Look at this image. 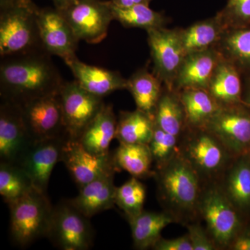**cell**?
Here are the masks:
<instances>
[{
  "label": "cell",
  "mask_w": 250,
  "mask_h": 250,
  "mask_svg": "<svg viewBox=\"0 0 250 250\" xmlns=\"http://www.w3.org/2000/svg\"><path fill=\"white\" fill-rule=\"evenodd\" d=\"M44 50L3 57L0 65L1 99L18 105L57 94L64 81Z\"/></svg>",
  "instance_id": "obj_1"
},
{
  "label": "cell",
  "mask_w": 250,
  "mask_h": 250,
  "mask_svg": "<svg viewBox=\"0 0 250 250\" xmlns=\"http://www.w3.org/2000/svg\"><path fill=\"white\" fill-rule=\"evenodd\" d=\"M154 177L166 211L173 215L177 223L187 225L195 221L204 184L187 159L179 152L155 171Z\"/></svg>",
  "instance_id": "obj_2"
},
{
  "label": "cell",
  "mask_w": 250,
  "mask_h": 250,
  "mask_svg": "<svg viewBox=\"0 0 250 250\" xmlns=\"http://www.w3.org/2000/svg\"><path fill=\"white\" fill-rule=\"evenodd\" d=\"M39 9L32 0H22L0 9L1 58L44 50L38 25Z\"/></svg>",
  "instance_id": "obj_3"
},
{
  "label": "cell",
  "mask_w": 250,
  "mask_h": 250,
  "mask_svg": "<svg viewBox=\"0 0 250 250\" xmlns=\"http://www.w3.org/2000/svg\"><path fill=\"white\" fill-rule=\"evenodd\" d=\"M179 152L198 174L204 185L218 182L234 156L205 129H187L180 138Z\"/></svg>",
  "instance_id": "obj_4"
},
{
  "label": "cell",
  "mask_w": 250,
  "mask_h": 250,
  "mask_svg": "<svg viewBox=\"0 0 250 250\" xmlns=\"http://www.w3.org/2000/svg\"><path fill=\"white\" fill-rule=\"evenodd\" d=\"M198 216L205 220L206 229L218 247L229 250L245 228L241 215L222 191L216 182L204 185Z\"/></svg>",
  "instance_id": "obj_5"
},
{
  "label": "cell",
  "mask_w": 250,
  "mask_h": 250,
  "mask_svg": "<svg viewBox=\"0 0 250 250\" xmlns=\"http://www.w3.org/2000/svg\"><path fill=\"white\" fill-rule=\"evenodd\" d=\"M9 207L10 236L15 244L26 247L47 237L54 208L47 193L34 189Z\"/></svg>",
  "instance_id": "obj_6"
},
{
  "label": "cell",
  "mask_w": 250,
  "mask_h": 250,
  "mask_svg": "<svg viewBox=\"0 0 250 250\" xmlns=\"http://www.w3.org/2000/svg\"><path fill=\"white\" fill-rule=\"evenodd\" d=\"M89 219L68 200H63L54 207L47 237L59 249H90L94 231Z\"/></svg>",
  "instance_id": "obj_7"
},
{
  "label": "cell",
  "mask_w": 250,
  "mask_h": 250,
  "mask_svg": "<svg viewBox=\"0 0 250 250\" xmlns=\"http://www.w3.org/2000/svg\"><path fill=\"white\" fill-rule=\"evenodd\" d=\"M60 11L77 39L90 44L99 43L106 37L114 20L109 1L75 0Z\"/></svg>",
  "instance_id": "obj_8"
},
{
  "label": "cell",
  "mask_w": 250,
  "mask_h": 250,
  "mask_svg": "<svg viewBox=\"0 0 250 250\" xmlns=\"http://www.w3.org/2000/svg\"><path fill=\"white\" fill-rule=\"evenodd\" d=\"M248 108L244 104L223 106L204 128L234 157L250 153V111Z\"/></svg>",
  "instance_id": "obj_9"
},
{
  "label": "cell",
  "mask_w": 250,
  "mask_h": 250,
  "mask_svg": "<svg viewBox=\"0 0 250 250\" xmlns=\"http://www.w3.org/2000/svg\"><path fill=\"white\" fill-rule=\"evenodd\" d=\"M154 73L166 88L173 90L174 83L187 54L179 29L157 28L147 31Z\"/></svg>",
  "instance_id": "obj_10"
},
{
  "label": "cell",
  "mask_w": 250,
  "mask_h": 250,
  "mask_svg": "<svg viewBox=\"0 0 250 250\" xmlns=\"http://www.w3.org/2000/svg\"><path fill=\"white\" fill-rule=\"evenodd\" d=\"M59 95L67 137L79 140L105 104L103 98L83 89L75 80L64 82Z\"/></svg>",
  "instance_id": "obj_11"
},
{
  "label": "cell",
  "mask_w": 250,
  "mask_h": 250,
  "mask_svg": "<svg viewBox=\"0 0 250 250\" xmlns=\"http://www.w3.org/2000/svg\"><path fill=\"white\" fill-rule=\"evenodd\" d=\"M21 106L33 143L67 136L59 93L31 100Z\"/></svg>",
  "instance_id": "obj_12"
},
{
  "label": "cell",
  "mask_w": 250,
  "mask_h": 250,
  "mask_svg": "<svg viewBox=\"0 0 250 250\" xmlns=\"http://www.w3.org/2000/svg\"><path fill=\"white\" fill-rule=\"evenodd\" d=\"M62 161L79 188L95 179L113 175L120 170L113 153L93 154L85 149L78 140L68 138L62 148Z\"/></svg>",
  "instance_id": "obj_13"
},
{
  "label": "cell",
  "mask_w": 250,
  "mask_h": 250,
  "mask_svg": "<svg viewBox=\"0 0 250 250\" xmlns=\"http://www.w3.org/2000/svg\"><path fill=\"white\" fill-rule=\"evenodd\" d=\"M33 142L23 121L18 104L1 99L0 104V161L19 164Z\"/></svg>",
  "instance_id": "obj_14"
},
{
  "label": "cell",
  "mask_w": 250,
  "mask_h": 250,
  "mask_svg": "<svg viewBox=\"0 0 250 250\" xmlns=\"http://www.w3.org/2000/svg\"><path fill=\"white\" fill-rule=\"evenodd\" d=\"M37 21L41 45L46 52L58 56L64 62L76 57L80 40L59 10L39 9Z\"/></svg>",
  "instance_id": "obj_15"
},
{
  "label": "cell",
  "mask_w": 250,
  "mask_h": 250,
  "mask_svg": "<svg viewBox=\"0 0 250 250\" xmlns=\"http://www.w3.org/2000/svg\"><path fill=\"white\" fill-rule=\"evenodd\" d=\"M67 136L42 140L33 143L19 165L30 177L34 188L47 193L54 166L62 161V148Z\"/></svg>",
  "instance_id": "obj_16"
},
{
  "label": "cell",
  "mask_w": 250,
  "mask_h": 250,
  "mask_svg": "<svg viewBox=\"0 0 250 250\" xmlns=\"http://www.w3.org/2000/svg\"><path fill=\"white\" fill-rule=\"evenodd\" d=\"M246 221L250 220V155L238 156L216 182Z\"/></svg>",
  "instance_id": "obj_17"
},
{
  "label": "cell",
  "mask_w": 250,
  "mask_h": 250,
  "mask_svg": "<svg viewBox=\"0 0 250 250\" xmlns=\"http://www.w3.org/2000/svg\"><path fill=\"white\" fill-rule=\"evenodd\" d=\"M65 62L71 70L77 83L95 96L103 98L117 90L127 88V80L120 72L88 65L77 57L65 61Z\"/></svg>",
  "instance_id": "obj_18"
},
{
  "label": "cell",
  "mask_w": 250,
  "mask_h": 250,
  "mask_svg": "<svg viewBox=\"0 0 250 250\" xmlns=\"http://www.w3.org/2000/svg\"><path fill=\"white\" fill-rule=\"evenodd\" d=\"M221 56L215 47L187 54L174 82L173 90L188 88L207 90Z\"/></svg>",
  "instance_id": "obj_19"
},
{
  "label": "cell",
  "mask_w": 250,
  "mask_h": 250,
  "mask_svg": "<svg viewBox=\"0 0 250 250\" xmlns=\"http://www.w3.org/2000/svg\"><path fill=\"white\" fill-rule=\"evenodd\" d=\"M115 174L95 179L81 187L76 197L68 200L88 218L110 209L116 205Z\"/></svg>",
  "instance_id": "obj_20"
},
{
  "label": "cell",
  "mask_w": 250,
  "mask_h": 250,
  "mask_svg": "<svg viewBox=\"0 0 250 250\" xmlns=\"http://www.w3.org/2000/svg\"><path fill=\"white\" fill-rule=\"evenodd\" d=\"M207 90L221 107L243 104L241 74L222 57L210 77Z\"/></svg>",
  "instance_id": "obj_21"
},
{
  "label": "cell",
  "mask_w": 250,
  "mask_h": 250,
  "mask_svg": "<svg viewBox=\"0 0 250 250\" xmlns=\"http://www.w3.org/2000/svg\"><path fill=\"white\" fill-rule=\"evenodd\" d=\"M117 123L112 105L104 104L78 141L90 152L108 154L111 141L116 138Z\"/></svg>",
  "instance_id": "obj_22"
},
{
  "label": "cell",
  "mask_w": 250,
  "mask_h": 250,
  "mask_svg": "<svg viewBox=\"0 0 250 250\" xmlns=\"http://www.w3.org/2000/svg\"><path fill=\"white\" fill-rule=\"evenodd\" d=\"M135 248L147 250L153 248L161 238L163 230L170 224L177 223L168 212H149L143 210L129 221Z\"/></svg>",
  "instance_id": "obj_23"
},
{
  "label": "cell",
  "mask_w": 250,
  "mask_h": 250,
  "mask_svg": "<svg viewBox=\"0 0 250 250\" xmlns=\"http://www.w3.org/2000/svg\"><path fill=\"white\" fill-rule=\"evenodd\" d=\"M215 47L222 58L232 64L241 75L250 73V28L225 29Z\"/></svg>",
  "instance_id": "obj_24"
},
{
  "label": "cell",
  "mask_w": 250,
  "mask_h": 250,
  "mask_svg": "<svg viewBox=\"0 0 250 250\" xmlns=\"http://www.w3.org/2000/svg\"><path fill=\"white\" fill-rule=\"evenodd\" d=\"M226 29L218 15L199 21L185 29H179V36L186 54L215 47Z\"/></svg>",
  "instance_id": "obj_25"
},
{
  "label": "cell",
  "mask_w": 250,
  "mask_h": 250,
  "mask_svg": "<svg viewBox=\"0 0 250 250\" xmlns=\"http://www.w3.org/2000/svg\"><path fill=\"white\" fill-rule=\"evenodd\" d=\"M177 92L185 111L187 129H204L221 108L207 90L188 88Z\"/></svg>",
  "instance_id": "obj_26"
},
{
  "label": "cell",
  "mask_w": 250,
  "mask_h": 250,
  "mask_svg": "<svg viewBox=\"0 0 250 250\" xmlns=\"http://www.w3.org/2000/svg\"><path fill=\"white\" fill-rule=\"evenodd\" d=\"M154 123L161 129L181 138L187 129L185 111L178 92L164 85L154 114Z\"/></svg>",
  "instance_id": "obj_27"
},
{
  "label": "cell",
  "mask_w": 250,
  "mask_h": 250,
  "mask_svg": "<svg viewBox=\"0 0 250 250\" xmlns=\"http://www.w3.org/2000/svg\"><path fill=\"white\" fill-rule=\"evenodd\" d=\"M164 89L162 82L147 69H139L127 80V88L136 108L154 118L156 106Z\"/></svg>",
  "instance_id": "obj_28"
},
{
  "label": "cell",
  "mask_w": 250,
  "mask_h": 250,
  "mask_svg": "<svg viewBox=\"0 0 250 250\" xmlns=\"http://www.w3.org/2000/svg\"><path fill=\"white\" fill-rule=\"evenodd\" d=\"M154 129V118L136 108L121 111L117 123L116 139L120 143L148 145Z\"/></svg>",
  "instance_id": "obj_29"
},
{
  "label": "cell",
  "mask_w": 250,
  "mask_h": 250,
  "mask_svg": "<svg viewBox=\"0 0 250 250\" xmlns=\"http://www.w3.org/2000/svg\"><path fill=\"white\" fill-rule=\"evenodd\" d=\"M113 154L119 170L126 171L132 177L145 179L155 174L152 171V156L148 145L120 143Z\"/></svg>",
  "instance_id": "obj_30"
},
{
  "label": "cell",
  "mask_w": 250,
  "mask_h": 250,
  "mask_svg": "<svg viewBox=\"0 0 250 250\" xmlns=\"http://www.w3.org/2000/svg\"><path fill=\"white\" fill-rule=\"evenodd\" d=\"M110 1L113 19L126 28H141L148 31L166 27L170 18L164 13L157 12L148 5H136L128 8L118 7Z\"/></svg>",
  "instance_id": "obj_31"
},
{
  "label": "cell",
  "mask_w": 250,
  "mask_h": 250,
  "mask_svg": "<svg viewBox=\"0 0 250 250\" xmlns=\"http://www.w3.org/2000/svg\"><path fill=\"white\" fill-rule=\"evenodd\" d=\"M34 189L32 181L21 166L0 163V194L8 205Z\"/></svg>",
  "instance_id": "obj_32"
},
{
  "label": "cell",
  "mask_w": 250,
  "mask_h": 250,
  "mask_svg": "<svg viewBox=\"0 0 250 250\" xmlns=\"http://www.w3.org/2000/svg\"><path fill=\"white\" fill-rule=\"evenodd\" d=\"M146 197V187L139 179L132 177L129 181L116 188V205L123 212L128 221L143 211Z\"/></svg>",
  "instance_id": "obj_33"
},
{
  "label": "cell",
  "mask_w": 250,
  "mask_h": 250,
  "mask_svg": "<svg viewBox=\"0 0 250 250\" xmlns=\"http://www.w3.org/2000/svg\"><path fill=\"white\" fill-rule=\"evenodd\" d=\"M179 142L180 138L166 132L154 123V133L148 147L156 170L164 167L179 152Z\"/></svg>",
  "instance_id": "obj_34"
},
{
  "label": "cell",
  "mask_w": 250,
  "mask_h": 250,
  "mask_svg": "<svg viewBox=\"0 0 250 250\" xmlns=\"http://www.w3.org/2000/svg\"><path fill=\"white\" fill-rule=\"evenodd\" d=\"M218 16L227 29L248 27L250 24V0H228Z\"/></svg>",
  "instance_id": "obj_35"
},
{
  "label": "cell",
  "mask_w": 250,
  "mask_h": 250,
  "mask_svg": "<svg viewBox=\"0 0 250 250\" xmlns=\"http://www.w3.org/2000/svg\"><path fill=\"white\" fill-rule=\"evenodd\" d=\"M187 228L193 250H219L206 228H204L200 224L191 222L187 224Z\"/></svg>",
  "instance_id": "obj_36"
},
{
  "label": "cell",
  "mask_w": 250,
  "mask_h": 250,
  "mask_svg": "<svg viewBox=\"0 0 250 250\" xmlns=\"http://www.w3.org/2000/svg\"><path fill=\"white\" fill-rule=\"evenodd\" d=\"M152 249L155 250H193L188 235L186 234L172 239L161 238Z\"/></svg>",
  "instance_id": "obj_37"
},
{
  "label": "cell",
  "mask_w": 250,
  "mask_h": 250,
  "mask_svg": "<svg viewBox=\"0 0 250 250\" xmlns=\"http://www.w3.org/2000/svg\"><path fill=\"white\" fill-rule=\"evenodd\" d=\"M229 250H250V230L243 228L231 243Z\"/></svg>",
  "instance_id": "obj_38"
},
{
  "label": "cell",
  "mask_w": 250,
  "mask_h": 250,
  "mask_svg": "<svg viewBox=\"0 0 250 250\" xmlns=\"http://www.w3.org/2000/svg\"><path fill=\"white\" fill-rule=\"evenodd\" d=\"M111 2L118 7L128 8L136 5H148L153 0H110Z\"/></svg>",
  "instance_id": "obj_39"
},
{
  "label": "cell",
  "mask_w": 250,
  "mask_h": 250,
  "mask_svg": "<svg viewBox=\"0 0 250 250\" xmlns=\"http://www.w3.org/2000/svg\"><path fill=\"white\" fill-rule=\"evenodd\" d=\"M56 9L62 11L74 2L75 0H52Z\"/></svg>",
  "instance_id": "obj_40"
},
{
  "label": "cell",
  "mask_w": 250,
  "mask_h": 250,
  "mask_svg": "<svg viewBox=\"0 0 250 250\" xmlns=\"http://www.w3.org/2000/svg\"><path fill=\"white\" fill-rule=\"evenodd\" d=\"M21 1L22 0H0V9H4Z\"/></svg>",
  "instance_id": "obj_41"
},
{
  "label": "cell",
  "mask_w": 250,
  "mask_h": 250,
  "mask_svg": "<svg viewBox=\"0 0 250 250\" xmlns=\"http://www.w3.org/2000/svg\"><path fill=\"white\" fill-rule=\"evenodd\" d=\"M242 98H243V104L250 107V83L248 85L246 93L243 94Z\"/></svg>",
  "instance_id": "obj_42"
},
{
  "label": "cell",
  "mask_w": 250,
  "mask_h": 250,
  "mask_svg": "<svg viewBox=\"0 0 250 250\" xmlns=\"http://www.w3.org/2000/svg\"><path fill=\"white\" fill-rule=\"evenodd\" d=\"M249 154H250V153H249Z\"/></svg>",
  "instance_id": "obj_43"
}]
</instances>
